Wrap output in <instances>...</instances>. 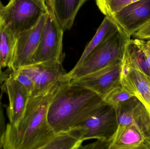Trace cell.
<instances>
[{"label":"cell","mask_w":150,"mask_h":149,"mask_svg":"<svg viewBox=\"0 0 150 149\" xmlns=\"http://www.w3.org/2000/svg\"><path fill=\"white\" fill-rule=\"evenodd\" d=\"M72 78L66 75L44 92L29 96L23 117L16 126L8 123L4 149H43L54 135L47 120L49 105L57 92Z\"/></svg>","instance_id":"cell-1"},{"label":"cell","mask_w":150,"mask_h":149,"mask_svg":"<svg viewBox=\"0 0 150 149\" xmlns=\"http://www.w3.org/2000/svg\"><path fill=\"white\" fill-rule=\"evenodd\" d=\"M106 104L96 93L70 82L52 99L47 112L48 123L55 134L67 132Z\"/></svg>","instance_id":"cell-2"},{"label":"cell","mask_w":150,"mask_h":149,"mask_svg":"<svg viewBox=\"0 0 150 149\" xmlns=\"http://www.w3.org/2000/svg\"><path fill=\"white\" fill-rule=\"evenodd\" d=\"M130 38L119 28L95 48L76 69L67 73V75L72 79L78 78L121 60L126 45Z\"/></svg>","instance_id":"cell-3"},{"label":"cell","mask_w":150,"mask_h":149,"mask_svg":"<svg viewBox=\"0 0 150 149\" xmlns=\"http://www.w3.org/2000/svg\"><path fill=\"white\" fill-rule=\"evenodd\" d=\"M45 0H9L0 10V17L17 36L37 24L41 17L47 14Z\"/></svg>","instance_id":"cell-4"},{"label":"cell","mask_w":150,"mask_h":149,"mask_svg":"<svg viewBox=\"0 0 150 149\" xmlns=\"http://www.w3.org/2000/svg\"><path fill=\"white\" fill-rule=\"evenodd\" d=\"M117 127L115 108L106 104L67 132L83 142L96 139L110 142Z\"/></svg>","instance_id":"cell-5"},{"label":"cell","mask_w":150,"mask_h":149,"mask_svg":"<svg viewBox=\"0 0 150 149\" xmlns=\"http://www.w3.org/2000/svg\"><path fill=\"white\" fill-rule=\"evenodd\" d=\"M63 31L64 30L49 8L39 43L29 65L47 61L63 62L65 58L62 52Z\"/></svg>","instance_id":"cell-6"},{"label":"cell","mask_w":150,"mask_h":149,"mask_svg":"<svg viewBox=\"0 0 150 149\" xmlns=\"http://www.w3.org/2000/svg\"><path fill=\"white\" fill-rule=\"evenodd\" d=\"M47 14L41 17L33 27L18 34L8 69L11 72L29 65L39 43Z\"/></svg>","instance_id":"cell-7"},{"label":"cell","mask_w":150,"mask_h":149,"mask_svg":"<svg viewBox=\"0 0 150 149\" xmlns=\"http://www.w3.org/2000/svg\"><path fill=\"white\" fill-rule=\"evenodd\" d=\"M121 60L80 78L72 79L70 83L87 88L103 99L114 87L120 85Z\"/></svg>","instance_id":"cell-8"},{"label":"cell","mask_w":150,"mask_h":149,"mask_svg":"<svg viewBox=\"0 0 150 149\" xmlns=\"http://www.w3.org/2000/svg\"><path fill=\"white\" fill-rule=\"evenodd\" d=\"M62 62L47 61L29 65L19 68L27 74L34 83V89L30 96L44 92L67 74V73L63 68Z\"/></svg>","instance_id":"cell-9"},{"label":"cell","mask_w":150,"mask_h":149,"mask_svg":"<svg viewBox=\"0 0 150 149\" xmlns=\"http://www.w3.org/2000/svg\"><path fill=\"white\" fill-rule=\"evenodd\" d=\"M131 37L150 18V0H140L124 7L110 17Z\"/></svg>","instance_id":"cell-10"},{"label":"cell","mask_w":150,"mask_h":149,"mask_svg":"<svg viewBox=\"0 0 150 149\" xmlns=\"http://www.w3.org/2000/svg\"><path fill=\"white\" fill-rule=\"evenodd\" d=\"M118 127L134 125L150 139V116L142 103L134 97L115 107Z\"/></svg>","instance_id":"cell-11"},{"label":"cell","mask_w":150,"mask_h":149,"mask_svg":"<svg viewBox=\"0 0 150 149\" xmlns=\"http://www.w3.org/2000/svg\"><path fill=\"white\" fill-rule=\"evenodd\" d=\"M3 85L8 98L7 110L8 124L16 126L23 115L30 95L26 89L11 73L5 77Z\"/></svg>","instance_id":"cell-12"},{"label":"cell","mask_w":150,"mask_h":149,"mask_svg":"<svg viewBox=\"0 0 150 149\" xmlns=\"http://www.w3.org/2000/svg\"><path fill=\"white\" fill-rule=\"evenodd\" d=\"M149 78L141 71L121 63V85L133 93L144 106L150 108Z\"/></svg>","instance_id":"cell-13"},{"label":"cell","mask_w":150,"mask_h":149,"mask_svg":"<svg viewBox=\"0 0 150 149\" xmlns=\"http://www.w3.org/2000/svg\"><path fill=\"white\" fill-rule=\"evenodd\" d=\"M109 149H150V139L135 125L118 127Z\"/></svg>","instance_id":"cell-14"},{"label":"cell","mask_w":150,"mask_h":149,"mask_svg":"<svg viewBox=\"0 0 150 149\" xmlns=\"http://www.w3.org/2000/svg\"><path fill=\"white\" fill-rule=\"evenodd\" d=\"M86 0H48L49 8L64 30L72 28L77 12Z\"/></svg>","instance_id":"cell-15"},{"label":"cell","mask_w":150,"mask_h":149,"mask_svg":"<svg viewBox=\"0 0 150 149\" xmlns=\"http://www.w3.org/2000/svg\"><path fill=\"white\" fill-rule=\"evenodd\" d=\"M122 64L141 71L150 78V67L141 45V39L130 38L126 45Z\"/></svg>","instance_id":"cell-16"},{"label":"cell","mask_w":150,"mask_h":149,"mask_svg":"<svg viewBox=\"0 0 150 149\" xmlns=\"http://www.w3.org/2000/svg\"><path fill=\"white\" fill-rule=\"evenodd\" d=\"M119 28V26L110 17L105 16L94 36L85 48L79 60L72 69V71L76 69L95 48L105 41L111 35L118 30Z\"/></svg>","instance_id":"cell-17"},{"label":"cell","mask_w":150,"mask_h":149,"mask_svg":"<svg viewBox=\"0 0 150 149\" xmlns=\"http://www.w3.org/2000/svg\"><path fill=\"white\" fill-rule=\"evenodd\" d=\"M16 36L0 17V73L8 67L12 58Z\"/></svg>","instance_id":"cell-18"},{"label":"cell","mask_w":150,"mask_h":149,"mask_svg":"<svg viewBox=\"0 0 150 149\" xmlns=\"http://www.w3.org/2000/svg\"><path fill=\"white\" fill-rule=\"evenodd\" d=\"M83 141L67 132L54 134L43 149H78L82 146Z\"/></svg>","instance_id":"cell-19"},{"label":"cell","mask_w":150,"mask_h":149,"mask_svg":"<svg viewBox=\"0 0 150 149\" xmlns=\"http://www.w3.org/2000/svg\"><path fill=\"white\" fill-rule=\"evenodd\" d=\"M140 0H95L99 9L105 15L110 17L129 4Z\"/></svg>","instance_id":"cell-20"},{"label":"cell","mask_w":150,"mask_h":149,"mask_svg":"<svg viewBox=\"0 0 150 149\" xmlns=\"http://www.w3.org/2000/svg\"><path fill=\"white\" fill-rule=\"evenodd\" d=\"M135 95L120 85L114 87L103 98L104 101L108 105L115 107L117 106L128 100Z\"/></svg>","instance_id":"cell-21"},{"label":"cell","mask_w":150,"mask_h":149,"mask_svg":"<svg viewBox=\"0 0 150 149\" xmlns=\"http://www.w3.org/2000/svg\"><path fill=\"white\" fill-rule=\"evenodd\" d=\"M11 74L26 89L30 96L34 89V83L31 78L20 69L12 72Z\"/></svg>","instance_id":"cell-22"},{"label":"cell","mask_w":150,"mask_h":149,"mask_svg":"<svg viewBox=\"0 0 150 149\" xmlns=\"http://www.w3.org/2000/svg\"><path fill=\"white\" fill-rule=\"evenodd\" d=\"M5 77L2 73H0V149H3V141L6 132L7 125L5 122L3 106L2 103V86Z\"/></svg>","instance_id":"cell-23"},{"label":"cell","mask_w":150,"mask_h":149,"mask_svg":"<svg viewBox=\"0 0 150 149\" xmlns=\"http://www.w3.org/2000/svg\"><path fill=\"white\" fill-rule=\"evenodd\" d=\"M135 38L147 40L150 39V18L133 35Z\"/></svg>","instance_id":"cell-24"},{"label":"cell","mask_w":150,"mask_h":149,"mask_svg":"<svg viewBox=\"0 0 150 149\" xmlns=\"http://www.w3.org/2000/svg\"><path fill=\"white\" fill-rule=\"evenodd\" d=\"M110 142H109L101 141H98L93 143L88 144L84 147H81L80 149H109Z\"/></svg>","instance_id":"cell-25"},{"label":"cell","mask_w":150,"mask_h":149,"mask_svg":"<svg viewBox=\"0 0 150 149\" xmlns=\"http://www.w3.org/2000/svg\"><path fill=\"white\" fill-rule=\"evenodd\" d=\"M4 7V6L3 4H2L1 2V0H0V10L3 8Z\"/></svg>","instance_id":"cell-26"},{"label":"cell","mask_w":150,"mask_h":149,"mask_svg":"<svg viewBox=\"0 0 150 149\" xmlns=\"http://www.w3.org/2000/svg\"><path fill=\"white\" fill-rule=\"evenodd\" d=\"M144 106L146 107V109H147V111H148V113H149V114L150 116V108H149V107H148L146 106Z\"/></svg>","instance_id":"cell-27"},{"label":"cell","mask_w":150,"mask_h":149,"mask_svg":"<svg viewBox=\"0 0 150 149\" xmlns=\"http://www.w3.org/2000/svg\"><path fill=\"white\" fill-rule=\"evenodd\" d=\"M146 42H147V43H148V44L150 46V39L146 40Z\"/></svg>","instance_id":"cell-28"},{"label":"cell","mask_w":150,"mask_h":149,"mask_svg":"<svg viewBox=\"0 0 150 149\" xmlns=\"http://www.w3.org/2000/svg\"><path fill=\"white\" fill-rule=\"evenodd\" d=\"M149 80H150V78H149Z\"/></svg>","instance_id":"cell-29"}]
</instances>
